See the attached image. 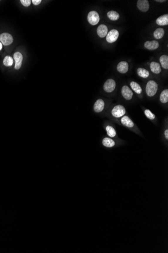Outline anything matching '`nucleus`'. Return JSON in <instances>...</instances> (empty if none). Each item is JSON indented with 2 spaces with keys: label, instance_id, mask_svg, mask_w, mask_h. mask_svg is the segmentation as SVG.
I'll return each instance as SVG.
<instances>
[{
  "label": "nucleus",
  "instance_id": "nucleus-2",
  "mask_svg": "<svg viewBox=\"0 0 168 253\" xmlns=\"http://www.w3.org/2000/svg\"><path fill=\"white\" fill-rule=\"evenodd\" d=\"M126 114V109L122 105H117L113 108L111 111V114L113 118L119 119Z\"/></svg>",
  "mask_w": 168,
  "mask_h": 253
},
{
  "label": "nucleus",
  "instance_id": "nucleus-21",
  "mask_svg": "<svg viewBox=\"0 0 168 253\" xmlns=\"http://www.w3.org/2000/svg\"><path fill=\"white\" fill-rule=\"evenodd\" d=\"M159 101L163 104H166L168 102V90L165 89L162 91L159 96Z\"/></svg>",
  "mask_w": 168,
  "mask_h": 253
},
{
  "label": "nucleus",
  "instance_id": "nucleus-11",
  "mask_svg": "<svg viewBox=\"0 0 168 253\" xmlns=\"http://www.w3.org/2000/svg\"><path fill=\"white\" fill-rule=\"evenodd\" d=\"M129 69V65L127 62L125 61H121L118 64L117 66V70L118 71L122 73L125 74L127 72Z\"/></svg>",
  "mask_w": 168,
  "mask_h": 253
},
{
  "label": "nucleus",
  "instance_id": "nucleus-14",
  "mask_svg": "<svg viewBox=\"0 0 168 253\" xmlns=\"http://www.w3.org/2000/svg\"><path fill=\"white\" fill-rule=\"evenodd\" d=\"M97 33L99 37L103 38L106 37L108 34L107 27L104 24L100 25L97 29Z\"/></svg>",
  "mask_w": 168,
  "mask_h": 253
},
{
  "label": "nucleus",
  "instance_id": "nucleus-25",
  "mask_svg": "<svg viewBox=\"0 0 168 253\" xmlns=\"http://www.w3.org/2000/svg\"><path fill=\"white\" fill-rule=\"evenodd\" d=\"M3 64L4 65H5L7 67L11 66L13 64V58L10 56H7L4 59Z\"/></svg>",
  "mask_w": 168,
  "mask_h": 253
},
{
  "label": "nucleus",
  "instance_id": "nucleus-6",
  "mask_svg": "<svg viewBox=\"0 0 168 253\" xmlns=\"http://www.w3.org/2000/svg\"><path fill=\"white\" fill-rule=\"evenodd\" d=\"M121 95L126 100H130L133 98V91L129 86L125 85L121 88Z\"/></svg>",
  "mask_w": 168,
  "mask_h": 253
},
{
  "label": "nucleus",
  "instance_id": "nucleus-7",
  "mask_svg": "<svg viewBox=\"0 0 168 253\" xmlns=\"http://www.w3.org/2000/svg\"><path fill=\"white\" fill-rule=\"evenodd\" d=\"M119 37V32L116 29H112L106 35V41L109 43H113L117 41Z\"/></svg>",
  "mask_w": 168,
  "mask_h": 253
},
{
  "label": "nucleus",
  "instance_id": "nucleus-17",
  "mask_svg": "<svg viewBox=\"0 0 168 253\" xmlns=\"http://www.w3.org/2000/svg\"><path fill=\"white\" fill-rule=\"evenodd\" d=\"M130 86L131 88V90L135 91V93L140 95L142 93V87L140 86V84H138V83H137L135 81H131L130 83Z\"/></svg>",
  "mask_w": 168,
  "mask_h": 253
},
{
  "label": "nucleus",
  "instance_id": "nucleus-16",
  "mask_svg": "<svg viewBox=\"0 0 168 253\" xmlns=\"http://www.w3.org/2000/svg\"><path fill=\"white\" fill-rule=\"evenodd\" d=\"M156 23L159 26H165L168 24V14H164L159 16L156 20Z\"/></svg>",
  "mask_w": 168,
  "mask_h": 253
},
{
  "label": "nucleus",
  "instance_id": "nucleus-23",
  "mask_svg": "<svg viewBox=\"0 0 168 253\" xmlns=\"http://www.w3.org/2000/svg\"><path fill=\"white\" fill-rule=\"evenodd\" d=\"M159 62L161 64L162 67L165 69H168V56L167 55H163L159 58Z\"/></svg>",
  "mask_w": 168,
  "mask_h": 253
},
{
  "label": "nucleus",
  "instance_id": "nucleus-13",
  "mask_svg": "<svg viewBox=\"0 0 168 253\" xmlns=\"http://www.w3.org/2000/svg\"><path fill=\"white\" fill-rule=\"evenodd\" d=\"M145 47L149 50L157 49L159 47V43L157 41H147L144 44Z\"/></svg>",
  "mask_w": 168,
  "mask_h": 253
},
{
  "label": "nucleus",
  "instance_id": "nucleus-19",
  "mask_svg": "<svg viewBox=\"0 0 168 253\" xmlns=\"http://www.w3.org/2000/svg\"><path fill=\"white\" fill-rule=\"evenodd\" d=\"M102 144L105 147L112 148L115 145V142L110 137H105L102 140Z\"/></svg>",
  "mask_w": 168,
  "mask_h": 253
},
{
  "label": "nucleus",
  "instance_id": "nucleus-27",
  "mask_svg": "<svg viewBox=\"0 0 168 253\" xmlns=\"http://www.w3.org/2000/svg\"><path fill=\"white\" fill-rule=\"evenodd\" d=\"M20 2L23 6H24L25 7L29 6L31 3V1L30 0H21Z\"/></svg>",
  "mask_w": 168,
  "mask_h": 253
},
{
  "label": "nucleus",
  "instance_id": "nucleus-28",
  "mask_svg": "<svg viewBox=\"0 0 168 253\" xmlns=\"http://www.w3.org/2000/svg\"><path fill=\"white\" fill-rule=\"evenodd\" d=\"M31 2H32V3L33 4L35 5H38L39 4L41 3V0H32Z\"/></svg>",
  "mask_w": 168,
  "mask_h": 253
},
{
  "label": "nucleus",
  "instance_id": "nucleus-10",
  "mask_svg": "<svg viewBox=\"0 0 168 253\" xmlns=\"http://www.w3.org/2000/svg\"><path fill=\"white\" fill-rule=\"evenodd\" d=\"M105 108V102L101 98L98 99L95 103L94 110L96 113H100L103 111Z\"/></svg>",
  "mask_w": 168,
  "mask_h": 253
},
{
  "label": "nucleus",
  "instance_id": "nucleus-4",
  "mask_svg": "<svg viewBox=\"0 0 168 253\" xmlns=\"http://www.w3.org/2000/svg\"><path fill=\"white\" fill-rule=\"evenodd\" d=\"M116 82L112 78L107 79L103 85V90L107 93H111L115 90Z\"/></svg>",
  "mask_w": 168,
  "mask_h": 253
},
{
  "label": "nucleus",
  "instance_id": "nucleus-8",
  "mask_svg": "<svg viewBox=\"0 0 168 253\" xmlns=\"http://www.w3.org/2000/svg\"><path fill=\"white\" fill-rule=\"evenodd\" d=\"M0 42L4 46H8L12 43L13 38L10 34L3 33L0 35Z\"/></svg>",
  "mask_w": 168,
  "mask_h": 253
},
{
  "label": "nucleus",
  "instance_id": "nucleus-3",
  "mask_svg": "<svg viewBox=\"0 0 168 253\" xmlns=\"http://www.w3.org/2000/svg\"><path fill=\"white\" fill-rule=\"evenodd\" d=\"M119 123L123 126L125 127L130 129L135 130V129H137L134 122L127 115H125V116L120 118Z\"/></svg>",
  "mask_w": 168,
  "mask_h": 253
},
{
  "label": "nucleus",
  "instance_id": "nucleus-24",
  "mask_svg": "<svg viewBox=\"0 0 168 253\" xmlns=\"http://www.w3.org/2000/svg\"><path fill=\"white\" fill-rule=\"evenodd\" d=\"M165 34V30L162 28H158L154 30V37L156 39H161L163 37Z\"/></svg>",
  "mask_w": 168,
  "mask_h": 253
},
{
  "label": "nucleus",
  "instance_id": "nucleus-31",
  "mask_svg": "<svg viewBox=\"0 0 168 253\" xmlns=\"http://www.w3.org/2000/svg\"><path fill=\"white\" fill-rule=\"evenodd\" d=\"M156 1V2H165V1H165V0H163V1H159V0H158V1Z\"/></svg>",
  "mask_w": 168,
  "mask_h": 253
},
{
  "label": "nucleus",
  "instance_id": "nucleus-29",
  "mask_svg": "<svg viewBox=\"0 0 168 253\" xmlns=\"http://www.w3.org/2000/svg\"><path fill=\"white\" fill-rule=\"evenodd\" d=\"M164 136H165V139H166L167 140L168 139V128H167L165 130H164Z\"/></svg>",
  "mask_w": 168,
  "mask_h": 253
},
{
  "label": "nucleus",
  "instance_id": "nucleus-15",
  "mask_svg": "<svg viewBox=\"0 0 168 253\" xmlns=\"http://www.w3.org/2000/svg\"><path fill=\"white\" fill-rule=\"evenodd\" d=\"M150 69L152 73L154 74H158L162 71L161 66L158 62H152L150 64Z\"/></svg>",
  "mask_w": 168,
  "mask_h": 253
},
{
  "label": "nucleus",
  "instance_id": "nucleus-9",
  "mask_svg": "<svg viewBox=\"0 0 168 253\" xmlns=\"http://www.w3.org/2000/svg\"><path fill=\"white\" fill-rule=\"evenodd\" d=\"M137 7L143 12H147L149 8V1L147 0H138L137 3Z\"/></svg>",
  "mask_w": 168,
  "mask_h": 253
},
{
  "label": "nucleus",
  "instance_id": "nucleus-30",
  "mask_svg": "<svg viewBox=\"0 0 168 253\" xmlns=\"http://www.w3.org/2000/svg\"><path fill=\"white\" fill-rule=\"evenodd\" d=\"M2 47H3V46H2V44L1 42H0V51L2 50Z\"/></svg>",
  "mask_w": 168,
  "mask_h": 253
},
{
  "label": "nucleus",
  "instance_id": "nucleus-22",
  "mask_svg": "<svg viewBox=\"0 0 168 253\" xmlns=\"http://www.w3.org/2000/svg\"><path fill=\"white\" fill-rule=\"evenodd\" d=\"M107 17L112 21H116L119 19V14L115 11H110L107 13Z\"/></svg>",
  "mask_w": 168,
  "mask_h": 253
},
{
  "label": "nucleus",
  "instance_id": "nucleus-18",
  "mask_svg": "<svg viewBox=\"0 0 168 253\" xmlns=\"http://www.w3.org/2000/svg\"><path fill=\"white\" fill-rule=\"evenodd\" d=\"M105 130L107 133V134L109 137L110 138H114L117 135L116 131L114 127L112 125H107L105 126Z\"/></svg>",
  "mask_w": 168,
  "mask_h": 253
},
{
  "label": "nucleus",
  "instance_id": "nucleus-26",
  "mask_svg": "<svg viewBox=\"0 0 168 253\" xmlns=\"http://www.w3.org/2000/svg\"><path fill=\"white\" fill-rule=\"evenodd\" d=\"M144 113L145 116L147 117L149 119L151 120H154L156 119V115L152 112L151 110H149V109H145L144 111Z\"/></svg>",
  "mask_w": 168,
  "mask_h": 253
},
{
  "label": "nucleus",
  "instance_id": "nucleus-5",
  "mask_svg": "<svg viewBox=\"0 0 168 253\" xmlns=\"http://www.w3.org/2000/svg\"><path fill=\"white\" fill-rule=\"evenodd\" d=\"M88 21L90 24L95 25L99 23L100 17L99 14L95 11H91L88 15Z\"/></svg>",
  "mask_w": 168,
  "mask_h": 253
},
{
  "label": "nucleus",
  "instance_id": "nucleus-1",
  "mask_svg": "<svg viewBox=\"0 0 168 253\" xmlns=\"http://www.w3.org/2000/svg\"><path fill=\"white\" fill-rule=\"evenodd\" d=\"M158 90V84L154 80H150L145 86V93L149 97H154Z\"/></svg>",
  "mask_w": 168,
  "mask_h": 253
},
{
  "label": "nucleus",
  "instance_id": "nucleus-12",
  "mask_svg": "<svg viewBox=\"0 0 168 253\" xmlns=\"http://www.w3.org/2000/svg\"><path fill=\"white\" fill-rule=\"evenodd\" d=\"M14 59L15 61V68L18 70L19 69L22 65V62L23 60V56L20 52H16L14 55Z\"/></svg>",
  "mask_w": 168,
  "mask_h": 253
},
{
  "label": "nucleus",
  "instance_id": "nucleus-20",
  "mask_svg": "<svg viewBox=\"0 0 168 253\" xmlns=\"http://www.w3.org/2000/svg\"><path fill=\"white\" fill-rule=\"evenodd\" d=\"M137 74L140 78H147L149 76V72L145 69L143 68H138L137 69Z\"/></svg>",
  "mask_w": 168,
  "mask_h": 253
}]
</instances>
